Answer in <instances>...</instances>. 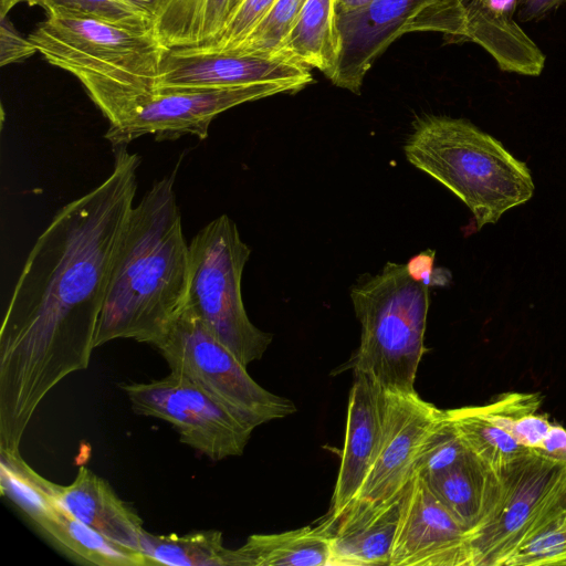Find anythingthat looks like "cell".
I'll list each match as a JSON object with an SVG mask.
<instances>
[{
  "instance_id": "cell-1",
  "label": "cell",
  "mask_w": 566,
  "mask_h": 566,
  "mask_svg": "<svg viewBox=\"0 0 566 566\" xmlns=\"http://www.w3.org/2000/svg\"><path fill=\"white\" fill-rule=\"evenodd\" d=\"M111 175L54 216L31 249L0 329V449L20 451L44 397L88 367L140 157L114 151Z\"/></svg>"
},
{
  "instance_id": "cell-2",
  "label": "cell",
  "mask_w": 566,
  "mask_h": 566,
  "mask_svg": "<svg viewBox=\"0 0 566 566\" xmlns=\"http://www.w3.org/2000/svg\"><path fill=\"white\" fill-rule=\"evenodd\" d=\"M175 176L154 182L133 207L114 254L95 347L119 338L156 346L186 303L189 244Z\"/></svg>"
},
{
  "instance_id": "cell-3",
  "label": "cell",
  "mask_w": 566,
  "mask_h": 566,
  "mask_svg": "<svg viewBox=\"0 0 566 566\" xmlns=\"http://www.w3.org/2000/svg\"><path fill=\"white\" fill-rule=\"evenodd\" d=\"M403 151L412 166L464 202L478 230L528 201L535 190L527 166L464 118L418 117Z\"/></svg>"
},
{
  "instance_id": "cell-4",
  "label": "cell",
  "mask_w": 566,
  "mask_h": 566,
  "mask_svg": "<svg viewBox=\"0 0 566 566\" xmlns=\"http://www.w3.org/2000/svg\"><path fill=\"white\" fill-rule=\"evenodd\" d=\"M429 296V285L416 280L407 264L387 262L378 274L360 279L350 290L360 343L346 366L369 375L388 392H416Z\"/></svg>"
},
{
  "instance_id": "cell-5",
  "label": "cell",
  "mask_w": 566,
  "mask_h": 566,
  "mask_svg": "<svg viewBox=\"0 0 566 566\" xmlns=\"http://www.w3.org/2000/svg\"><path fill=\"white\" fill-rule=\"evenodd\" d=\"M108 120L105 138L116 148L155 135L159 139L208 136L219 114L240 104L297 90L285 83L264 82L226 88L158 87L94 74L75 76Z\"/></svg>"
},
{
  "instance_id": "cell-6",
  "label": "cell",
  "mask_w": 566,
  "mask_h": 566,
  "mask_svg": "<svg viewBox=\"0 0 566 566\" xmlns=\"http://www.w3.org/2000/svg\"><path fill=\"white\" fill-rule=\"evenodd\" d=\"M251 254L235 223L222 214L189 243L186 304L208 329L247 367L262 358L272 335L248 317L241 293L244 265Z\"/></svg>"
},
{
  "instance_id": "cell-7",
  "label": "cell",
  "mask_w": 566,
  "mask_h": 566,
  "mask_svg": "<svg viewBox=\"0 0 566 566\" xmlns=\"http://www.w3.org/2000/svg\"><path fill=\"white\" fill-rule=\"evenodd\" d=\"M48 18L28 36L52 65L74 76L94 74L123 82L156 85L168 49L151 30L48 10Z\"/></svg>"
},
{
  "instance_id": "cell-8",
  "label": "cell",
  "mask_w": 566,
  "mask_h": 566,
  "mask_svg": "<svg viewBox=\"0 0 566 566\" xmlns=\"http://www.w3.org/2000/svg\"><path fill=\"white\" fill-rule=\"evenodd\" d=\"M491 514L467 533L470 566H505L566 511V467L531 451L501 474Z\"/></svg>"
},
{
  "instance_id": "cell-9",
  "label": "cell",
  "mask_w": 566,
  "mask_h": 566,
  "mask_svg": "<svg viewBox=\"0 0 566 566\" xmlns=\"http://www.w3.org/2000/svg\"><path fill=\"white\" fill-rule=\"evenodd\" d=\"M155 347L170 371L203 388L253 429L296 411L290 399L253 380L247 367L186 303Z\"/></svg>"
},
{
  "instance_id": "cell-10",
  "label": "cell",
  "mask_w": 566,
  "mask_h": 566,
  "mask_svg": "<svg viewBox=\"0 0 566 566\" xmlns=\"http://www.w3.org/2000/svg\"><path fill=\"white\" fill-rule=\"evenodd\" d=\"M409 32H439L463 42L467 29L460 0H373L336 13L337 61L328 80L359 94L376 60Z\"/></svg>"
},
{
  "instance_id": "cell-11",
  "label": "cell",
  "mask_w": 566,
  "mask_h": 566,
  "mask_svg": "<svg viewBox=\"0 0 566 566\" xmlns=\"http://www.w3.org/2000/svg\"><path fill=\"white\" fill-rule=\"evenodd\" d=\"M132 410L169 422L182 443L212 461L241 455L254 430L221 401L170 371L161 379L122 386Z\"/></svg>"
},
{
  "instance_id": "cell-12",
  "label": "cell",
  "mask_w": 566,
  "mask_h": 566,
  "mask_svg": "<svg viewBox=\"0 0 566 566\" xmlns=\"http://www.w3.org/2000/svg\"><path fill=\"white\" fill-rule=\"evenodd\" d=\"M442 410L417 392H389V405L379 450L353 502L332 523H350L373 515L400 497L411 479L418 449Z\"/></svg>"
},
{
  "instance_id": "cell-13",
  "label": "cell",
  "mask_w": 566,
  "mask_h": 566,
  "mask_svg": "<svg viewBox=\"0 0 566 566\" xmlns=\"http://www.w3.org/2000/svg\"><path fill=\"white\" fill-rule=\"evenodd\" d=\"M310 70L280 55L174 49L161 61L156 86L209 90L276 82L300 91L313 81Z\"/></svg>"
},
{
  "instance_id": "cell-14",
  "label": "cell",
  "mask_w": 566,
  "mask_h": 566,
  "mask_svg": "<svg viewBox=\"0 0 566 566\" xmlns=\"http://www.w3.org/2000/svg\"><path fill=\"white\" fill-rule=\"evenodd\" d=\"M390 566H470L467 531L418 475L402 499Z\"/></svg>"
},
{
  "instance_id": "cell-15",
  "label": "cell",
  "mask_w": 566,
  "mask_h": 566,
  "mask_svg": "<svg viewBox=\"0 0 566 566\" xmlns=\"http://www.w3.org/2000/svg\"><path fill=\"white\" fill-rule=\"evenodd\" d=\"M389 405V392L365 373H354L345 441L331 507L338 516L356 497L379 450Z\"/></svg>"
},
{
  "instance_id": "cell-16",
  "label": "cell",
  "mask_w": 566,
  "mask_h": 566,
  "mask_svg": "<svg viewBox=\"0 0 566 566\" xmlns=\"http://www.w3.org/2000/svg\"><path fill=\"white\" fill-rule=\"evenodd\" d=\"M467 33L463 42L482 46L500 70L538 76L545 55L515 21L520 0H460Z\"/></svg>"
},
{
  "instance_id": "cell-17",
  "label": "cell",
  "mask_w": 566,
  "mask_h": 566,
  "mask_svg": "<svg viewBox=\"0 0 566 566\" xmlns=\"http://www.w3.org/2000/svg\"><path fill=\"white\" fill-rule=\"evenodd\" d=\"M57 500L73 517L112 541L140 552L143 520L107 481L81 465L69 485L57 484Z\"/></svg>"
},
{
  "instance_id": "cell-18",
  "label": "cell",
  "mask_w": 566,
  "mask_h": 566,
  "mask_svg": "<svg viewBox=\"0 0 566 566\" xmlns=\"http://www.w3.org/2000/svg\"><path fill=\"white\" fill-rule=\"evenodd\" d=\"M242 0H156L150 30L168 50L211 44L223 32Z\"/></svg>"
},
{
  "instance_id": "cell-19",
  "label": "cell",
  "mask_w": 566,
  "mask_h": 566,
  "mask_svg": "<svg viewBox=\"0 0 566 566\" xmlns=\"http://www.w3.org/2000/svg\"><path fill=\"white\" fill-rule=\"evenodd\" d=\"M426 483L467 533L491 514L503 490L502 476L471 452Z\"/></svg>"
},
{
  "instance_id": "cell-20",
  "label": "cell",
  "mask_w": 566,
  "mask_h": 566,
  "mask_svg": "<svg viewBox=\"0 0 566 566\" xmlns=\"http://www.w3.org/2000/svg\"><path fill=\"white\" fill-rule=\"evenodd\" d=\"M332 536L318 522L276 534H254L231 549V566H331Z\"/></svg>"
},
{
  "instance_id": "cell-21",
  "label": "cell",
  "mask_w": 566,
  "mask_h": 566,
  "mask_svg": "<svg viewBox=\"0 0 566 566\" xmlns=\"http://www.w3.org/2000/svg\"><path fill=\"white\" fill-rule=\"evenodd\" d=\"M403 495L357 522L339 525L319 522L332 536L331 566H390Z\"/></svg>"
},
{
  "instance_id": "cell-22",
  "label": "cell",
  "mask_w": 566,
  "mask_h": 566,
  "mask_svg": "<svg viewBox=\"0 0 566 566\" xmlns=\"http://www.w3.org/2000/svg\"><path fill=\"white\" fill-rule=\"evenodd\" d=\"M280 55L328 78L337 61L335 0H305Z\"/></svg>"
},
{
  "instance_id": "cell-23",
  "label": "cell",
  "mask_w": 566,
  "mask_h": 566,
  "mask_svg": "<svg viewBox=\"0 0 566 566\" xmlns=\"http://www.w3.org/2000/svg\"><path fill=\"white\" fill-rule=\"evenodd\" d=\"M80 560L99 566H147L144 554L120 545L70 515L62 506L38 525Z\"/></svg>"
},
{
  "instance_id": "cell-24",
  "label": "cell",
  "mask_w": 566,
  "mask_h": 566,
  "mask_svg": "<svg viewBox=\"0 0 566 566\" xmlns=\"http://www.w3.org/2000/svg\"><path fill=\"white\" fill-rule=\"evenodd\" d=\"M467 449L496 474L532 450L493 422L481 406H468L444 410Z\"/></svg>"
},
{
  "instance_id": "cell-25",
  "label": "cell",
  "mask_w": 566,
  "mask_h": 566,
  "mask_svg": "<svg viewBox=\"0 0 566 566\" xmlns=\"http://www.w3.org/2000/svg\"><path fill=\"white\" fill-rule=\"evenodd\" d=\"M147 566H231V549L223 545L220 531L186 535H155L147 531L140 539Z\"/></svg>"
},
{
  "instance_id": "cell-26",
  "label": "cell",
  "mask_w": 566,
  "mask_h": 566,
  "mask_svg": "<svg viewBox=\"0 0 566 566\" xmlns=\"http://www.w3.org/2000/svg\"><path fill=\"white\" fill-rule=\"evenodd\" d=\"M0 490L36 525L61 507L57 484L35 472L20 451L0 449Z\"/></svg>"
},
{
  "instance_id": "cell-27",
  "label": "cell",
  "mask_w": 566,
  "mask_h": 566,
  "mask_svg": "<svg viewBox=\"0 0 566 566\" xmlns=\"http://www.w3.org/2000/svg\"><path fill=\"white\" fill-rule=\"evenodd\" d=\"M469 453L454 426L442 410L418 449L413 475L427 482L454 467Z\"/></svg>"
},
{
  "instance_id": "cell-28",
  "label": "cell",
  "mask_w": 566,
  "mask_h": 566,
  "mask_svg": "<svg viewBox=\"0 0 566 566\" xmlns=\"http://www.w3.org/2000/svg\"><path fill=\"white\" fill-rule=\"evenodd\" d=\"M304 2L305 0H275L244 41L233 51L280 55Z\"/></svg>"
},
{
  "instance_id": "cell-29",
  "label": "cell",
  "mask_w": 566,
  "mask_h": 566,
  "mask_svg": "<svg viewBox=\"0 0 566 566\" xmlns=\"http://www.w3.org/2000/svg\"><path fill=\"white\" fill-rule=\"evenodd\" d=\"M48 10L99 19L134 29H150V13L129 0H38Z\"/></svg>"
},
{
  "instance_id": "cell-30",
  "label": "cell",
  "mask_w": 566,
  "mask_h": 566,
  "mask_svg": "<svg viewBox=\"0 0 566 566\" xmlns=\"http://www.w3.org/2000/svg\"><path fill=\"white\" fill-rule=\"evenodd\" d=\"M505 566H566V511Z\"/></svg>"
},
{
  "instance_id": "cell-31",
  "label": "cell",
  "mask_w": 566,
  "mask_h": 566,
  "mask_svg": "<svg viewBox=\"0 0 566 566\" xmlns=\"http://www.w3.org/2000/svg\"><path fill=\"white\" fill-rule=\"evenodd\" d=\"M275 0H242L223 32L209 45L192 48L211 52H228L237 49Z\"/></svg>"
},
{
  "instance_id": "cell-32",
  "label": "cell",
  "mask_w": 566,
  "mask_h": 566,
  "mask_svg": "<svg viewBox=\"0 0 566 566\" xmlns=\"http://www.w3.org/2000/svg\"><path fill=\"white\" fill-rule=\"evenodd\" d=\"M552 424L547 416L539 415L538 409H532L513 420L510 433L518 444L535 451L541 447Z\"/></svg>"
},
{
  "instance_id": "cell-33",
  "label": "cell",
  "mask_w": 566,
  "mask_h": 566,
  "mask_svg": "<svg viewBox=\"0 0 566 566\" xmlns=\"http://www.w3.org/2000/svg\"><path fill=\"white\" fill-rule=\"evenodd\" d=\"M38 52L29 38L22 36L7 17L0 24V64L2 66L22 61Z\"/></svg>"
},
{
  "instance_id": "cell-34",
  "label": "cell",
  "mask_w": 566,
  "mask_h": 566,
  "mask_svg": "<svg viewBox=\"0 0 566 566\" xmlns=\"http://www.w3.org/2000/svg\"><path fill=\"white\" fill-rule=\"evenodd\" d=\"M536 454L566 467V428L553 423Z\"/></svg>"
},
{
  "instance_id": "cell-35",
  "label": "cell",
  "mask_w": 566,
  "mask_h": 566,
  "mask_svg": "<svg viewBox=\"0 0 566 566\" xmlns=\"http://www.w3.org/2000/svg\"><path fill=\"white\" fill-rule=\"evenodd\" d=\"M433 251H424L419 253L415 258L410 259L407 263L409 273L418 281L426 283L427 285L433 284H447L450 277L434 276L436 270H433Z\"/></svg>"
},
{
  "instance_id": "cell-36",
  "label": "cell",
  "mask_w": 566,
  "mask_h": 566,
  "mask_svg": "<svg viewBox=\"0 0 566 566\" xmlns=\"http://www.w3.org/2000/svg\"><path fill=\"white\" fill-rule=\"evenodd\" d=\"M566 0H520L517 15L522 21H535L565 4Z\"/></svg>"
},
{
  "instance_id": "cell-37",
  "label": "cell",
  "mask_w": 566,
  "mask_h": 566,
  "mask_svg": "<svg viewBox=\"0 0 566 566\" xmlns=\"http://www.w3.org/2000/svg\"><path fill=\"white\" fill-rule=\"evenodd\" d=\"M373 0H335L336 13L350 12L367 6Z\"/></svg>"
},
{
  "instance_id": "cell-38",
  "label": "cell",
  "mask_w": 566,
  "mask_h": 566,
  "mask_svg": "<svg viewBox=\"0 0 566 566\" xmlns=\"http://www.w3.org/2000/svg\"><path fill=\"white\" fill-rule=\"evenodd\" d=\"M19 3V0H0V18L7 17L9 11Z\"/></svg>"
},
{
  "instance_id": "cell-39",
  "label": "cell",
  "mask_w": 566,
  "mask_h": 566,
  "mask_svg": "<svg viewBox=\"0 0 566 566\" xmlns=\"http://www.w3.org/2000/svg\"><path fill=\"white\" fill-rule=\"evenodd\" d=\"M137 7L148 11L150 13V8L156 2V0H129Z\"/></svg>"
},
{
  "instance_id": "cell-40",
  "label": "cell",
  "mask_w": 566,
  "mask_h": 566,
  "mask_svg": "<svg viewBox=\"0 0 566 566\" xmlns=\"http://www.w3.org/2000/svg\"><path fill=\"white\" fill-rule=\"evenodd\" d=\"M20 2H27V3H29L30 6H35V4H36V2H38V0H19V3H20Z\"/></svg>"
}]
</instances>
